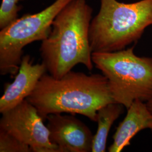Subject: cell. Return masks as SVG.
I'll return each instance as SVG.
<instances>
[{"label":"cell","instance_id":"7","mask_svg":"<svg viewBox=\"0 0 152 152\" xmlns=\"http://www.w3.org/2000/svg\"><path fill=\"white\" fill-rule=\"evenodd\" d=\"M46 119L50 140L60 152L92 151L94 135L80 120L61 113L49 114Z\"/></svg>","mask_w":152,"mask_h":152},{"label":"cell","instance_id":"6","mask_svg":"<svg viewBox=\"0 0 152 152\" xmlns=\"http://www.w3.org/2000/svg\"><path fill=\"white\" fill-rule=\"evenodd\" d=\"M2 115L0 130L30 146L32 152H60L50 140L49 130L37 109L27 99Z\"/></svg>","mask_w":152,"mask_h":152},{"label":"cell","instance_id":"4","mask_svg":"<svg viewBox=\"0 0 152 152\" xmlns=\"http://www.w3.org/2000/svg\"><path fill=\"white\" fill-rule=\"evenodd\" d=\"M134 49L92 53V62L107 78L114 102L127 109L136 100L152 98V58L137 56Z\"/></svg>","mask_w":152,"mask_h":152},{"label":"cell","instance_id":"12","mask_svg":"<svg viewBox=\"0 0 152 152\" xmlns=\"http://www.w3.org/2000/svg\"><path fill=\"white\" fill-rule=\"evenodd\" d=\"M0 152H32L30 146L5 131L0 130Z\"/></svg>","mask_w":152,"mask_h":152},{"label":"cell","instance_id":"8","mask_svg":"<svg viewBox=\"0 0 152 152\" xmlns=\"http://www.w3.org/2000/svg\"><path fill=\"white\" fill-rule=\"evenodd\" d=\"M46 72L44 63L33 64L29 55L23 56L14 81L6 85L0 99V113L9 110L26 99Z\"/></svg>","mask_w":152,"mask_h":152},{"label":"cell","instance_id":"13","mask_svg":"<svg viewBox=\"0 0 152 152\" xmlns=\"http://www.w3.org/2000/svg\"><path fill=\"white\" fill-rule=\"evenodd\" d=\"M147 107L148 109L150 110V111L152 113V98L147 102Z\"/></svg>","mask_w":152,"mask_h":152},{"label":"cell","instance_id":"1","mask_svg":"<svg viewBox=\"0 0 152 152\" xmlns=\"http://www.w3.org/2000/svg\"><path fill=\"white\" fill-rule=\"evenodd\" d=\"M26 99L43 120L49 114L67 113L81 114L94 122L100 109L115 103L103 75L72 71L60 78L45 73Z\"/></svg>","mask_w":152,"mask_h":152},{"label":"cell","instance_id":"5","mask_svg":"<svg viewBox=\"0 0 152 152\" xmlns=\"http://www.w3.org/2000/svg\"><path fill=\"white\" fill-rule=\"evenodd\" d=\"M72 1L55 0L42 11L24 14L1 30V75L16 76L23 56L24 48L47 38L55 18Z\"/></svg>","mask_w":152,"mask_h":152},{"label":"cell","instance_id":"3","mask_svg":"<svg viewBox=\"0 0 152 152\" xmlns=\"http://www.w3.org/2000/svg\"><path fill=\"white\" fill-rule=\"evenodd\" d=\"M152 26V0L126 4L101 0L98 14L91 20L89 38L94 52H113L141 38Z\"/></svg>","mask_w":152,"mask_h":152},{"label":"cell","instance_id":"10","mask_svg":"<svg viewBox=\"0 0 152 152\" xmlns=\"http://www.w3.org/2000/svg\"><path fill=\"white\" fill-rule=\"evenodd\" d=\"M123 110V105L117 103H109L100 109L97 113L98 130L94 135L92 152H104L109 132Z\"/></svg>","mask_w":152,"mask_h":152},{"label":"cell","instance_id":"2","mask_svg":"<svg viewBox=\"0 0 152 152\" xmlns=\"http://www.w3.org/2000/svg\"><path fill=\"white\" fill-rule=\"evenodd\" d=\"M92 10L86 0H73L60 11L39 49L49 74L60 78L79 64L92 71L89 38Z\"/></svg>","mask_w":152,"mask_h":152},{"label":"cell","instance_id":"11","mask_svg":"<svg viewBox=\"0 0 152 152\" xmlns=\"http://www.w3.org/2000/svg\"><path fill=\"white\" fill-rule=\"evenodd\" d=\"M24 0H2L0 8V28H4L18 18V12L22 7L18 5Z\"/></svg>","mask_w":152,"mask_h":152},{"label":"cell","instance_id":"9","mask_svg":"<svg viewBox=\"0 0 152 152\" xmlns=\"http://www.w3.org/2000/svg\"><path fill=\"white\" fill-rule=\"evenodd\" d=\"M144 129L152 132V113L144 102L136 100L127 108L125 119L117 129L109 152H121L130 145L131 140L138 132Z\"/></svg>","mask_w":152,"mask_h":152}]
</instances>
